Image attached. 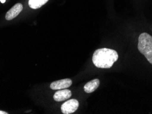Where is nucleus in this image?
<instances>
[{
    "label": "nucleus",
    "instance_id": "10",
    "mask_svg": "<svg viewBox=\"0 0 152 114\" xmlns=\"http://www.w3.org/2000/svg\"><path fill=\"white\" fill-rule=\"evenodd\" d=\"M8 113L6 112V111H1L0 110V114H8Z\"/></svg>",
    "mask_w": 152,
    "mask_h": 114
},
{
    "label": "nucleus",
    "instance_id": "6",
    "mask_svg": "<svg viewBox=\"0 0 152 114\" xmlns=\"http://www.w3.org/2000/svg\"><path fill=\"white\" fill-rule=\"evenodd\" d=\"M71 90L63 89V90H59V91H56L53 95V99L56 102L63 101V100H67L69 98H71Z\"/></svg>",
    "mask_w": 152,
    "mask_h": 114
},
{
    "label": "nucleus",
    "instance_id": "7",
    "mask_svg": "<svg viewBox=\"0 0 152 114\" xmlns=\"http://www.w3.org/2000/svg\"><path fill=\"white\" fill-rule=\"evenodd\" d=\"M100 84V81L98 79L91 80V81L87 83L84 87V91L86 93H92L98 88Z\"/></svg>",
    "mask_w": 152,
    "mask_h": 114
},
{
    "label": "nucleus",
    "instance_id": "8",
    "mask_svg": "<svg viewBox=\"0 0 152 114\" xmlns=\"http://www.w3.org/2000/svg\"><path fill=\"white\" fill-rule=\"evenodd\" d=\"M49 0H29V6L32 9H38L45 5Z\"/></svg>",
    "mask_w": 152,
    "mask_h": 114
},
{
    "label": "nucleus",
    "instance_id": "11",
    "mask_svg": "<svg viewBox=\"0 0 152 114\" xmlns=\"http://www.w3.org/2000/svg\"><path fill=\"white\" fill-rule=\"evenodd\" d=\"M5 1H6V0H1V1L2 2V3H4V2H5Z\"/></svg>",
    "mask_w": 152,
    "mask_h": 114
},
{
    "label": "nucleus",
    "instance_id": "1",
    "mask_svg": "<svg viewBox=\"0 0 152 114\" xmlns=\"http://www.w3.org/2000/svg\"><path fill=\"white\" fill-rule=\"evenodd\" d=\"M118 55L113 49L102 48L96 50L93 55V63L99 68H110L117 61Z\"/></svg>",
    "mask_w": 152,
    "mask_h": 114
},
{
    "label": "nucleus",
    "instance_id": "5",
    "mask_svg": "<svg viewBox=\"0 0 152 114\" xmlns=\"http://www.w3.org/2000/svg\"><path fill=\"white\" fill-rule=\"evenodd\" d=\"M22 10H23V5L20 3L16 4L6 13L5 17L7 21H10V20L15 19V18H16L20 14V12H21Z\"/></svg>",
    "mask_w": 152,
    "mask_h": 114
},
{
    "label": "nucleus",
    "instance_id": "3",
    "mask_svg": "<svg viewBox=\"0 0 152 114\" xmlns=\"http://www.w3.org/2000/svg\"><path fill=\"white\" fill-rule=\"evenodd\" d=\"M79 107V102L76 99H71L64 102L61 106L62 113L70 114L74 113Z\"/></svg>",
    "mask_w": 152,
    "mask_h": 114
},
{
    "label": "nucleus",
    "instance_id": "2",
    "mask_svg": "<svg viewBox=\"0 0 152 114\" xmlns=\"http://www.w3.org/2000/svg\"><path fill=\"white\" fill-rule=\"evenodd\" d=\"M138 49L142 55L147 54L152 50V36L147 33H142L138 38Z\"/></svg>",
    "mask_w": 152,
    "mask_h": 114
},
{
    "label": "nucleus",
    "instance_id": "4",
    "mask_svg": "<svg viewBox=\"0 0 152 114\" xmlns=\"http://www.w3.org/2000/svg\"><path fill=\"white\" fill-rule=\"evenodd\" d=\"M72 85V81L70 79H60L58 81H53L50 85V88L53 90H63L70 87Z\"/></svg>",
    "mask_w": 152,
    "mask_h": 114
},
{
    "label": "nucleus",
    "instance_id": "9",
    "mask_svg": "<svg viewBox=\"0 0 152 114\" xmlns=\"http://www.w3.org/2000/svg\"><path fill=\"white\" fill-rule=\"evenodd\" d=\"M145 56L146 57V59L148 60L149 63L152 64V50L150 51V52L147 53V54H145Z\"/></svg>",
    "mask_w": 152,
    "mask_h": 114
}]
</instances>
